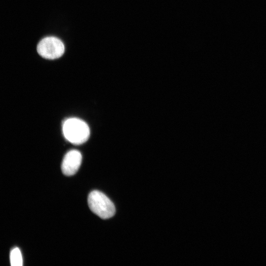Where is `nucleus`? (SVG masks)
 <instances>
[{"mask_svg":"<svg viewBox=\"0 0 266 266\" xmlns=\"http://www.w3.org/2000/svg\"><path fill=\"white\" fill-rule=\"evenodd\" d=\"M10 261L12 266H22L23 259L21 251L18 248H15L11 251Z\"/></svg>","mask_w":266,"mask_h":266,"instance_id":"39448f33","label":"nucleus"},{"mask_svg":"<svg viewBox=\"0 0 266 266\" xmlns=\"http://www.w3.org/2000/svg\"><path fill=\"white\" fill-rule=\"evenodd\" d=\"M88 203L91 210L102 219L111 218L115 213L113 203L105 194L99 191L94 190L89 194Z\"/></svg>","mask_w":266,"mask_h":266,"instance_id":"f03ea898","label":"nucleus"},{"mask_svg":"<svg viewBox=\"0 0 266 266\" xmlns=\"http://www.w3.org/2000/svg\"><path fill=\"white\" fill-rule=\"evenodd\" d=\"M37 51L42 57L54 60L63 55L65 51V46L59 38L53 36L46 37L37 44Z\"/></svg>","mask_w":266,"mask_h":266,"instance_id":"7ed1b4c3","label":"nucleus"},{"mask_svg":"<svg viewBox=\"0 0 266 266\" xmlns=\"http://www.w3.org/2000/svg\"><path fill=\"white\" fill-rule=\"evenodd\" d=\"M63 134L65 138L74 144L85 142L90 136V129L83 121L76 118L66 119L63 126Z\"/></svg>","mask_w":266,"mask_h":266,"instance_id":"f257e3e1","label":"nucleus"},{"mask_svg":"<svg viewBox=\"0 0 266 266\" xmlns=\"http://www.w3.org/2000/svg\"><path fill=\"white\" fill-rule=\"evenodd\" d=\"M82 155L76 150L68 152L65 156L61 166L63 173L66 176L73 175L78 171L82 162Z\"/></svg>","mask_w":266,"mask_h":266,"instance_id":"20e7f679","label":"nucleus"}]
</instances>
